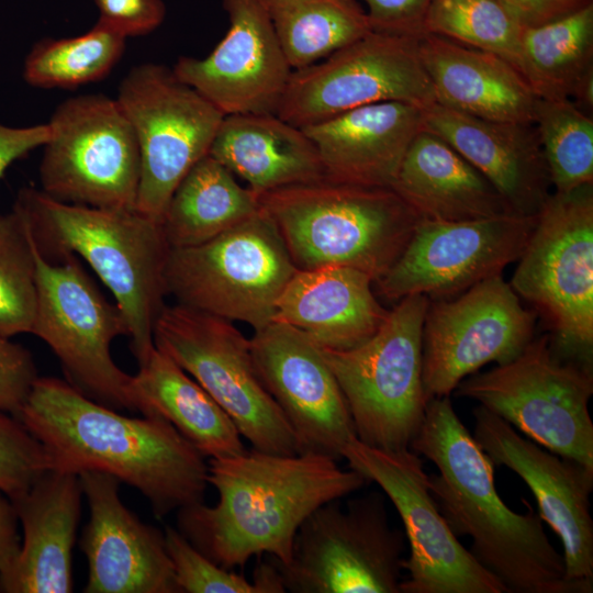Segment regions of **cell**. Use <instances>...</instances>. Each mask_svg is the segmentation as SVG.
<instances>
[{"instance_id":"1","label":"cell","mask_w":593,"mask_h":593,"mask_svg":"<svg viewBox=\"0 0 593 593\" xmlns=\"http://www.w3.org/2000/svg\"><path fill=\"white\" fill-rule=\"evenodd\" d=\"M14 416L43 446L48 469L111 474L137 489L158 519L203 502L205 457L160 417L125 416L53 377L35 380Z\"/></svg>"},{"instance_id":"2","label":"cell","mask_w":593,"mask_h":593,"mask_svg":"<svg viewBox=\"0 0 593 593\" xmlns=\"http://www.w3.org/2000/svg\"><path fill=\"white\" fill-rule=\"evenodd\" d=\"M368 482L358 471L310 452L277 455L251 449L211 458L208 483L216 490L217 502L178 510L177 529L224 569L244 567L262 553L286 566L304 519Z\"/></svg>"},{"instance_id":"3","label":"cell","mask_w":593,"mask_h":593,"mask_svg":"<svg viewBox=\"0 0 593 593\" xmlns=\"http://www.w3.org/2000/svg\"><path fill=\"white\" fill-rule=\"evenodd\" d=\"M410 449L435 465L428 478L439 511L457 537L471 539V555L507 593H574L537 508L523 499L527 511L516 513L503 502L493 462L449 396L427 402Z\"/></svg>"},{"instance_id":"4","label":"cell","mask_w":593,"mask_h":593,"mask_svg":"<svg viewBox=\"0 0 593 593\" xmlns=\"http://www.w3.org/2000/svg\"><path fill=\"white\" fill-rule=\"evenodd\" d=\"M37 246L80 256L112 292L141 362L154 348V326L167 295L170 249L161 222L137 210L101 209L55 200L41 189L20 190L14 208Z\"/></svg>"},{"instance_id":"5","label":"cell","mask_w":593,"mask_h":593,"mask_svg":"<svg viewBox=\"0 0 593 593\" xmlns=\"http://www.w3.org/2000/svg\"><path fill=\"white\" fill-rule=\"evenodd\" d=\"M299 270L345 266L377 282L399 258L421 219L392 188L328 179L258 195Z\"/></svg>"},{"instance_id":"6","label":"cell","mask_w":593,"mask_h":593,"mask_svg":"<svg viewBox=\"0 0 593 593\" xmlns=\"http://www.w3.org/2000/svg\"><path fill=\"white\" fill-rule=\"evenodd\" d=\"M510 282L547 322L553 350L592 368L593 183L552 192Z\"/></svg>"},{"instance_id":"7","label":"cell","mask_w":593,"mask_h":593,"mask_svg":"<svg viewBox=\"0 0 593 593\" xmlns=\"http://www.w3.org/2000/svg\"><path fill=\"white\" fill-rule=\"evenodd\" d=\"M428 296L398 301L379 329L346 350L322 349L346 399L362 444L409 449L425 415L423 325Z\"/></svg>"},{"instance_id":"8","label":"cell","mask_w":593,"mask_h":593,"mask_svg":"<svg viewBox=\"0 0 593 593\" xmlns=\"http://www.w3.org/2000/svg\"><path fill=\"white\" fill-rule=\"evenodd\" d=\"M283 238L260 210L202 244L170 248L165 288L176 303L260 331L273 322L277 301L296 272Z\"/></svg>"},{"instance_id":"9","label":"cell","mask_w":593,"mask_h":593,"mask_svg":"<svg viewBox=\"0 0 593 593\" xmlns=\"http://www.w3.org/2000/svg\"><path fill=\"white\" fill-rule=\"evenodd\" d=\"M539 446L593 469L592 368L534 337L513 360L465 378L455 389Z\"/></svg>"},{"instance_id":"10","label":"cell","mask_w":593,"mask_h":593,"mask_svg":"<svg viewBox=\"0 0 593 593\" xmlns=\"http://www.w3.org/2000/svg\"><path fill=\"white\" fill-rule=\"evenodd\" d=\"M405 534L391 526L384 493L329 501L299 527L291 561L279 564L286 592L401 593Z\"/></svg>"},{"instance_id":"11","label":"cell","mask_w":593,"mask_h":593,"mask_svg":"<svg viewBox=\"0 0 593 593\" xmlns=\"http://www.w3.org/2000/svg\"><path fill=\"white\" fill-rule=\"evenodd\" d=\"M153 336L155 346L215 400L253 449L299 454L291 426L259 378L249 339L231 321L165 304Z\"/></svg>"},{"instance_id":"12","label":"cell","mask_w":593,"mask_h":593,"mask_svg":"<svg viewBox=\"0 0 593 593\" xmlns=\"http://www.w3.org/2000/svg\"><path fill=\"white\" fill-rule=\"evenodd\" d=\"M34 250L37 302L31 334L47 344L67 382L82 394L116 411H134L132 376L111 354L112 342L127 335L120 309L103 296L75 254L51 260L35 238Z\"/></svg>"},{"instance_id":"13","label":"cell","mask_w":593,"mask_h":593,"mask_svg":"<svg viewBox=\"0 0 593 593\" xmlns=\"http://www.w3.org/2000/svg\"><path fill=\"white\" fill-rule=\"evenodd\" d=\"M40 164L41 190L70 204L136 210L141 155L115 98L81 94L60 102Z\"/></svg>"},{"instance_id":"14","label":"cell","mask_w":593,"mask_h":593,"mask_svg":"<svg viewBox=\"0 0 593 593\" xmlns=\"http://www.w3.org/2000/svg\"><path fill=\"white\" fill-rule=\"evenodd\" d=\"M135 132L141 155L136 210L156 221L187 172L210 152L224 118L161 64L135 65L115 98Z\"/></svg>"},{"instance_id":"15","label":"cell","mask_w":593,"mask_h":593,"mask_svg":"<svg viewBox=\"0 0 593 593\" xmlns=\"http://www.w3.org/2000/svg\"><path fill=\"white\" fill-rule=\"evenodd\" d=\"M343 459L376 482L398 511L410 555L401 593H507L454 534L429 488L428 473L412 449L383 450L353 438Z\"/></svg>"},{"instance_id":"16","label":"cell","mask_w":593,"mask_h":593,"mask_svg":"<svg viewBox=\"0 0 593 593\" xmlns=\"http://www.w3.org/2000/svg\"><path fill=\"white\" fill-rule=\"evenodd\" d=\"M419 36L370 31L322 60L293 70L277 115L296 127L355 108L436 102L418 53Z\"/></svg>"},{"instance_id":"17","label":"cell","mask_w":593,"mask_h":593,"mask_svg":"<svg viewBox=\"0 0 593 593\" xmlns=\"http://www.w3.org/2000/svg\"><path fill=\"white\" fill-rule=\"evenodd\" d=\"M536 313L525 309L502 275L461 295L429 300L423 325V388L427 402L450 396L486 363H506L535 337Z\"/></svg>"},{"instance_id":"18","label":"cell","mask_w":593,"mask_h":593,"mask_svg":"<svg viewBox=\"0 0 593 593\" xmlns=\"http://www.w3.org/2000/svg\"><path fill=\"white\" fill-rule=\"evenodd\" d=\"M536 221L537 215L521 214L451 222L419 219L399 258L373 286L390 302L411 294L454 298L516 261Z\"/></svg>"},{"instance_id":"19","label":"cell","mask_w":593,"mask_h":593,"mask_svg":"<svg viewBox=\"0 0 593 593\" xmlns=\"http://www.w3.org/2000/svg\"><path fill=\"white\" fill-rule=\"evenodd\" d=\"M472 436L494 467L515 472L534 494L537 511L559 537L566 580L574 593L593 591V469L522 436L482 405L472 411Z\"/></svg>"},{"instance_id":"20","label":"cell","mask_w":593,"mask_h":593,"mask_svg":"<svg viewBox=\"0 0 593 593\" xmlns=\"http://www.w3.org/2000/svg\"><path fill=\"white\" fill-rule=\"evenodd\" d=\"M249 344L259 378L291 426L299 454L343 459L356 429L321 347L281 322L256 331Z\"/></svg>"},{"instance_id":"21","label":"cell","mask_w":593,"mask_h":593,"mask_svg":"<svg viewBox=\"0 0 593 593\" xmlns=\"http://www.w3.org/2000/svg\"><path fill=\"white\" fill-rule=\"evenodd\" d=\"M230 27L203 58L180 56L175 75L224 115L277 114L293 72L260 0H223Z\"/></svg>"},{"instance_id":"22","label":"cell","mask_w":593,"mask_h":593,"mask_svg":"<svg viewBox=\"0 0 593 593\" xmlns=\"http://www.w3.org/2000/svg\"><path fill=\"white\" fill-rule=\"evenodd\" d=\"M89 506L80 539L88 560L86 593H180L165 535L122 502L121 481L108 473L78 474Z\"/></svg>"},{"instance_id":"23","label":"cell","mask_w":593,"mask_h":593,"mask_svg":"<svg viewBox=\"0 0 593 593\" xmlns=\"http://www.w3.org/2000/svg\"><path fill=\"white\" fill-rule=\"evenodd\" d=\"M422 130L452 146L516 214L537 215L551 193L535 124L484 120L435 102L423 109Z\"/></svg>"},{"instance_id":"24","label":"cell","mask_w":593,"mask_h":593,"mask_svg":"<svg viewBox=\"0 0 593 593\" xmlns=\"http://www.w3.org/2000/svg\"><path fill=\"white\" fill-rule=\"evenodd\" d=\"M82 495L77 474L48 469L12 501L23 540L15 560L0 578L1 592L72 591L71 556Z\"/></svg>"},{"instance_id":"25","label":"cell","mask_w":593,"mask_h":593,"mask_svg":"<svg viewBox=\"0 0 593 593\" xmlns=\"http://www.w3.org/2000/svg\"><path fill=\"white\" fill-rule=\"evenodd\" d=\"M423 109L398 101L351 109L302 130L313 142L325 179L391 188L419 131Z\"/></svg>"},{"instance_id":"26","label":"cell","mask_w":593,"mask_h":593,"mask_svg":"<svg viewBox=\"0 0 593 593\" xmlns=\"http://www.w3.org/2000/svg\"><path fill=\"white\" fill-rule=\"evenodd\" d=\"M373 283L351 267L298 269L277 301L273 322L293 326L323 349L354 348L379 329L390 311L377 300Z\"/></svg>"},{"instance_id":"27","label":"cell","mask_w":593,"mask_h":593,"mask_svg":"<svg viewBox=\"0 0 593 593\" xmlns=\"http://www.w3.org/2000/svg\"><path fill=\"white\" fill-rule=\"evenodd\" d=\"M418 53L437 103L484 120L535 123L538 98L504 58L428 33L419 35Z\"/></svg>"},{"instance_id":"28","label":"cell","mask_w":593,"mask_h":593,"mask_svg":"<svg viewBox=\"0 0 593 593\" xmlns=\"http://www.w3.org/2000/svg\"><path fill=\"white\" fill-rule=\"evenodd\" d=\"M391 188L421 219L451 222L516 214L477 168L425 130L410 144Z\"/></svg>"},{"instance_id":"29","label":"cell","mask_w":593,"mask_h":593,"mask_svg":"<svg viewBox=\"0 0 593 593\" xmlns=\"http://www.w3.org/2000/svg\"><path fill=\"white\" fill-rule=\"evenodd\" d=\"M209 155L257 195L325 178L310 137L277 114L224 115Z\"/></svg>"},{"instance_id":"30","label":"cell","mask_w":593,"mask_h":593,"mask_svg":"<svg viewBox=\"0 0 593 593\" xmlns=\"http://www.w3.org/2000/svg\"><path fill=\"white\" fill-rule=\"evenodd\" d=\"M134 411L170 423L205 458H225L247 449L231 417L178 363L156 346L132 376Z\"/></svg>"},{"instance_id":"31","label":"cell","mask_w":593,"mask_h":593,"mask_svg":"<svg viewBox=\"0 0 593 593\" xmlns=\"http://www.w3.org/2000/svg\"><path fill=\"white\" fill-rule=\"evenodd\" d=\"M259 210L258 195L208 154L176 187L161 227L170 248L190 247L223 234Z\"/></svg>"},{"instance_id":"32","label":"cell","mask_w":593,"mask_h":593,"mask_svg":"<svg viewBox=\"0 0 593 593\" xmlns=\"http://www.w3.org/2000/svg\"><path fill=\"white\" fill-rule=\"evenodd\" d=\"M593 69V3L557 21L524 27L518 70L538 99H570Z\"/></svg>"},{"instance_id":"33","label":"cell","mask_w":593,"mask_h":593,"mask_svg":"<svg viewBox=\"0 0 593 593\" xmlns=\"http://www.w3.org/2000/svg\"><path fill=\"white\" fill-rule=\"evenodd\" d=\"M293 70L307 67L371 30L356 0H260Z\"/></svg>"},{"instance_id":"34","label":"cell","mask_w":593,"mask_h":593,"mask_svg":"<svg viewBox=\"0 0 593 593\" xmlns=\"http://www.w3.org/2000/svg\"><path fill=\"white\" fill-rule=\"evenodd\" d=\"M126 40L98 21L78 36L42 38L25 57L23 78L42 89H74L102 80L122 58Z\"/></svg>"},{"instance_id":"35","label":"cell","mask_w":593,"mask_h":593,"mask_svg":"<svg viewBox=\"0 0 593 593\" xmlns=\"http://www.w3.org/2000/svg\"><path fill=\"white\" fill-rule=\"evenodd\" d=\"M524 26L502 0H432L423 33L493 53L518 69Z\"/></svg>"},{"instance_id":"36","label":"cell","mask_w":593,"mask_h":593,"mask_svg":"<svg viewBox=\"0 0 593 593\" xmlns=\"http://www.w3.org/2000/svg\"><path fill=\"white\" fill-rule=\"evenodd\" d=\"M535 126L555 192L593 183V119L570 99H538Z\"/></svg>"},{"instance_id":"37","label":"cell","mask_w":593,"mask_h":593,"mask_svg":"<svg viewBox=\"0 0 593 593\" xmlns=\"http://www.w3.org/2000/svg\"><path fill=\"white\" fill-rule=\"evenodd\" d=\"M37 302L34 238L15 209L0 214V335L31 333Z\"/></svg>"},{"instance_id":"38","label":"cell","mask_w":593,"mask_h":593,"mask_svg":"<svg viewBox=\"0 0 593 593\" xmlns=\"http://www.w3.org/2000/svg\"><path fill=\"white\" fill-rule=\"evenodd\" d=\"M164 535L180 593L286 592L273 560L259 562L253 580H248L243 574L224 569L210 560L194 548L178 529L167 526Z\"/></svg>"},{"instance_id":"39","label":"cell","mask_w":593,"mask_h":593,"mask_svg":"<svg viewBox=\"0 0 593 593\" xmlns=\"http://www.w3.org/2000/svg\"><path fill=\"white\" fill-rule=\"evenodd\" d=\"M46 470L41 443L15 416L0 411V490L13 501Z\"/></svg>"},{"instance_id":"40","label":"cell","mask_w":593,"mask_h":593,"mask_svg":"<svg viewBox=\"0 0 593 593\" xmlns=\"http://www.w3.org/2000/svg\"><path fill=\"white\" fill-rule=\"evenodd\" d=\"M37 378L32 354L0 335V411L15 415Z\"/></svg>"},{"instance_id":"41","label":"cell","mask_w":593,"mask_h":593,"mask_svg":"<svg viewBox=\"0 0 593 593\" xmlns=\"http://www.w3.org/2000/svg\"><path fill=\"white\" fill-rule=\"evenodd\" d=\"M99 11L98 22L124 37L143 36L164 22L166 5L163 0H93Z\"/></svg>"},{"instance_id":"42","label":"cell","mask_w":593,"mask_h":593,"mask_svg":"<svg viewBox=\"0 0 593 593\" xmlns=\"http://www.w3.org/2000/svg\"><path fill=\"white\" fill-rule=\"evenodd\" d=\"M372 31L419 36L432 0H361Z\"/></svg>"},{"instance_id":"43","label":"cell","mask_w":593,"mask_h":593,"mask_svg":"<svg viewBox=\"0 0 593 593\" xmlns=\"http://www.w3.org/2000/svg\"><path fill=\"white\" fill-rule=\"evenodd\" d=\"M524 27H534L564 18L593 0H502Z\"/></svg>"},{"instance_id":"44","label":"cell","mask_w":593,"mask_h":593,"mask_svg":"<svg viewBox=\"0 0 593 593\" xmlns=\"http://www.w3.org/2000/svg\"><path fill=\"white\" fill-rule=\"evenodd\" d=\"M49 134L47 123L13 127L0 122V177L13 161L37 147H43Z\"/></svg>"},{"instance_id":"45","label":"cell","mask_w":593,"mask_h":593,"mask_svg":"<svg viewBox=\"0 0 593 593\" xmlns=\"http://www.w3.org/2000/svg\"><path fill=\"white\" fill-rule=\"evenodd\" d=\"M18 521L12 501L0 490V578L11 567L20 550Z\"/></svg>"},{"instance_id":"46","label":"cell","mask_w":593,"mask_h":593,"mask_svg":"<svg viewBox=\"0 0 593 593\" xmlns=\"http://www.w3.org/2000/svg\"><path fill=\"white\" fill-rule=\"evenodd\" d=\"M570 100L589 116L593 112V69L588 71L577 83Z\"/></svg>"}]
</instances>
